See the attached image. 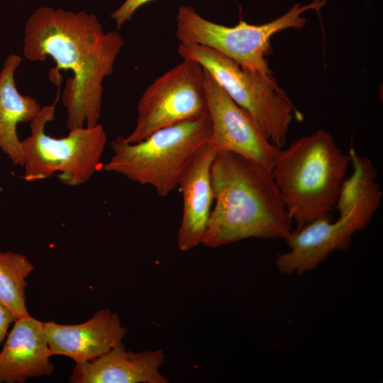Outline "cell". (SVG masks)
Segmentation results:
<instances>
[{
	"mask_svg": "<svg viewBox=\"0 0 383 383\" xmlns=\"http://www.w3.org/2000/svg\"><path fill=\"white\" fill-rule=\"evenodd\" d=\"M211 177L215 204L203 245L216 248L251 238L289 236L292 220L271 170L222 151L213 160Z\"/></svg>",
	"mask_w": 383,
	"mask_h": 383,
	"instance_id": "2",
	"label": "cell"
},
{
	"mask_svg": "<svg viewBox=\"0 0 383 383\" xmlns=\"http://www.w3.org/2000/svg\"><path fill=\"white\" fill-rule=\"evenodd\" d=\"M51 356L43 322L31 316L15 319L0 350V383L52 375Z\"/></svg>",
	"mask_w": 383,
	"mask_h": 383,
	"instance_id": "13",
	"label": "cell"
},
{
	"mask_svg": "<svg viewBox=\"0 0 383 383\" xmlns=\"http://www.w3.org/2000/svg\"><path fill=\"white\" fill-rule=\"evenodd\" d=\"M350 157L324 130L303 136L280 150L272 174L292 220L300 228L335 206Z\"/></svg>",
	"mask_w": 383,
	"mask_h": 383,
	"instance_id": "3",
	"label": "cell"
},
{
	"mask_svg": "<svg viewBox=\"0 0 383 383\" xmlns=\"http://www.w3.org/2000/svg\"><path fill=\"white\" fill-rule=\"evenodd\" d=\"M14 321L13 316L7 310L0 306V347L6 339L11 324Z\"/></svg>",
	"mask_w": 383,
	"mask_h": 383,
	"instance_id": "18",
	"label": "cell"
},
{
	"mask_svg": "<svg viewBox=\"0 0 383 383\" xmlns=\"http://www.w3.org/2000/svg\"><path fill=\"white\" fill-rule=\"evenodd\" d=\"M52 355H62L75 363L93 360L122 343L127 328L118 316L108 309L96 311L89 320L77 325L43 322Z\"/></svg>",
	"mask_w": 383,
	"mask_h": 383,
	"instance_id": "12",
	"label": "cell"
},
{
	"mask_svg": "<svg viewBox=\"0 0 383 383\" xmlns=\"http://www.w3.org/2000/svg\"><path fill=\"white\" fill-rule=\"evenodd\" d=\"M55 104L43 106L30 122V134L21 140L24 157L23 179L27 182L57 174L60 183L77 187L87 182L101 165L107 135L99 123L92 127L70 130L62 138L45 133L48 123L55 119Z\"/></svg>",
	"mask_w": 383,
	"mask_h": 383,
	"instance_id": "6",
	"label": "cell"
},
{
	"mask_svg": "<svg viewBox=\"0 0 383 383\" xmlns=\"http://www.w3.org/2000/svg\"><path fill=\"white\" fill-rule=\"evenodd\" d=\"M204 75L211 124L208 141L217 152L237 153L272 170L282 148L269 140L252 115L236 104L205 70Z\"/></svg>",
	"mask_w": 383,
	"mask_h": 383,
	"instance_id": "10",
	"label": "cell"
},
{
	"mask_svg": "<svg viewBox=\"0 0 383 383\" xmlns=\"http://www.w3.org/2000/svg\"><path fill=\"white\" fill-rule=\"evenodd\" d=\"M380 186L372 177L352 174L345 179L335 204L338 217L329 213L292 231L289 250L277 255V269L284 274H303L316 268L335 250H345L352 237L365 228L382 201Z\"/></svg>",
	"mask_w": 383,
	"mask_h": 383,
	"instance_id": "4",
	"label": "cell"
},
{
	"mask_svg": "<svg viewBox=\"0 0 383 383\" xmlns=\"http://www.w3.org/2000/svg\"><path fill=\"white\" fill-rule=\"evenodd\" d=\"M136 125L126 140L134 143L153 132L208 113L204 70L197 62L183 60L154 80L138 106Z\"/></svg>",
	"mask_w": 383,
	"mask_h": 383,
	"instance_id": "9",
	"label": "cell"
},
{
	"mask_svg": "<svg viewBox=\"0 0 383 383\" xmlns=\"http://www.w3.org/2000/svg\"><path fill=\"white\" fill-rule=\"evenodd\" d=\"M24 57L31 62L50 57L56 64L49 78L60 83L59 70L71 71L62 96L70 130L99 123L103 82L125 42L117 30L104 32L94 13L42 6L27 19L23 38Z\"/></svg>",
	"mask_w": 383,
	"mask_h": 383,
	"instance_id": "1",
	"label": "cell"
},
{
	"mask_svg": "<svg viewBox=\"0 0 383 383\" xmlns=\"http://www.w3.org/2000/svg\"><path fill=\"white\" fill-rule=\"evenodd\" d=\"M217 153L209 141L200 145L187 161L178 179L183 196V211L177 235L181 251L202 244L207 228L213 194L211 167Z\"/></svg>",
	"mask_w": 383,
	"mask_h": 383,
	"instance_id": "11",
	"label": "cell"
},
{
	"mask_svg": "<svg viewBox=\"0 0 383 383\" xmlns=\"http://www.w3.org/2000/svg\"><path fill=\"white\" fill-rule=\"evenodd\" d=\"M21 61L18 55L10 54L0 71V149L14 165L23 167L17 125L33 121L42 107L35 99L17 89L14 74Z\"/></svg>",
	"mask_w": 383,
	"mask_h": 383,
	"instance_id": "15",
	"label": "cell"
},
{
	"mask_svg": "<svg viewBox=\"0 0 383 383\" xmlns=\"http://www.w3.org/2000/svg\"><path fill=\"white\" fill-rule=\"evenodd\" d=\"M165 356L161 349L133 352L121 343L103 355L75 363L71 383H167L160 369Z\"/></svg>",
	"mask_w": 383,
	"mask_h": 383,
	"instance_id": "14",
	"label": "cell"
},
{
	"mask_svg": "<svg viewBox=\"0 0 383 383\" xmlns=\"http://www.w3.org/2000/svg\"><path fill=\"white\" fill-rule=\"evenodd\" d=\"M183 59L199 63L228 96L257 120L269 140L277 147L284 145L294 114L301 116L272 75L242 67L226 55L209 48L180 43Z\"/></svg>",
	"mask_w": 383,
	"mask_h": 383,
	"instance_id": "7",
	"label": "cell"
},
{
	"mask_svg": "<svg viewBox=\"0 0 383 383\" xmlns=\"http://www.w3.org/2000/svg\"><path fill=\"white\" fill-rule=\"evenodd\" d=\"M153 0H125L124 2L116 9L111 18L114 21L116 28L119 29L124 23L131 20L135 12L143 5Z\"/></svg>",
	"mask_w": 383,
	"mask_h": 383,
	"instance_id": "17",
	"label": "cell"
},
{
	"mask_svg": "<svg viewBox=\"0 0 383 383\" xmlns=\"http://www.w3.org/2000/svg\"><path fill=\"white\" fill-rule=\"evenodd\" d=\"M34 268L25 255L0 251V306L15 319L30 316L26 307V278Z\"/></svg>",
	"mask_w": 383,
	"mask_h": 383,
	"instance_id": "16",
	"label": "cell"
},
{
	"mask_svg": "<svg viewBox=\"0 0 383 383\" xmlns=\"http://www.w3.org/2000/svg\"><path fill=\"white\" fill-rule=\"evenodd\" d=\"M327 0H313L309 4L300 3L280 17L260 25L240 21L227 26L210 21L192 6L178 9L176 36L180 43H192L213 49L233 60L242 67L264 75H272L265 60L270 53V38L287 29L303 28L306 20L301 14L309 10L319 11Z\"/></svg>",
	"mask_w": 383,
	"mask_h": 383,
	"instance_id": "8",
	"label": "cell"
},
{
	"mask_svg": "<svg viewBox=\"0 0 383 383\" xmlns=\"http://www.w3.org/2000/svg\"><path fill=\"white\" fill-rule=\"evenodd\" d=\"M211 132L207 113L160 128L137 143H128L125 136L118 135L111 142L113 155L103 169L140 184L150 185L160 196L166 197L178 187L187 161L209 140Z\"/></svg>",
	"mask_w": 383,
	"mask_h": 383,
	"instance_id": "5",
	"label": "cell"
}]
</instances>
